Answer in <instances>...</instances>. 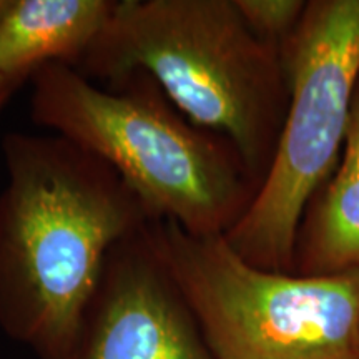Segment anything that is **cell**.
<instances>
[{"label": "cell", "instance_id": "cell-1", "mask_svg": "<svg viewBox=\"0 0 359 359\" xmlns=\"http://www.w3.org/2000/svg\"><path fill=\"white\" fill-rule=\"evenodd\" d=\"M0 330L39 359H69L116 243L151 223L105 161L60 135L2 140Z\"/></svg>", "mask_w": 359, "mask_h": 359}, {"label": "cell", "instance_id": "cell-2", "mask_svg": "<svg viewBox=\"0 0 359 359\" xmlns=\"http://www.w3.org/2000/svg\"><path fill=\"white\" fill-rule=\"evenodd\" d=\"M30 116L111 167L151 222H173L193 236L224 235L243 206L231 155L198 128L142 72L98 85L60 64L29 80Z\"/></svg>", "mask_w": 359, "mask_h": 359}, {"label": "cell", "instance_id": "cell-3", "mask_svg": "<svg viewBox=\"0 0 359 359\" xmlns=\"http://www.w3.org/2000/svg\"><path fill=\"white\" fill-rule=\"evenodd\" d=\"M280 60L235 0H116L77 72L98 85L147 74L188 122L257 165L281 100Z\"/></svg>", "mask_w": 359, "mask_h": 359}, {"label": "cell", "instance_id": "cell-4", "mask_svg": "<svg viewBox=\"0 0 359 359\" xmlns=\"http://www.w3.org/2000/svg\"><path fill=\"white\" fill-rule=\"evenodd\" d=\"M161 262L215 359H359V268L288 275L241 258L223 235L151 223Z\"/></svg>", "mask_w": 359, "mask_h": 359}, {"label": "cell", "instance_id": "cell-5", "mask_svg": "<svg viewBox=\"0 0 359 359\" xmlns=\"http://www.w3.org/2000/svg\"><path fill=\"white\" fill-rule=\"evenodd\" d=\"M290 105L269 172L224 240L246 262L288 268L304 206L333 170L359 85V0H313L286 40Z\"/></svg>", "mask_w": 359, "mask_h": 359}, {"label": "cell", "instance_id": "cell-6", "mask_svg": "<svg viewBox=\"0 0 359 359\" xmlns=\"http://www.w3.org/2000/svg\"><path fill=\"white\" fill-rule=\"evenodd\" d=\"M151 223L110 250L69 359H215Z\"/></svg>", "mask_w": 359, "mask_h": 359}, {"label": "cell", "instance_id": "cell-7", "mask_svg": "<svg viewBox=\"0 0 359 359\" xmlns=\"http://www.w3.org/2000/svg\"><path fill=\"white\" fill-rule=\"evenodd\" d=\"M116 0H7L0 12V77L29 82L40 67L77 70Z\"/></svg>", "mask_w": 359, "mask_h": 359}, {"label": "cell", "instance_id": "cell-8", "mask_svg": "<svg viewBox=\"0 0 359 359\" xmlns=\"http://www.w3.org/2000/svg\"><path fill=\"white\" fill-rule=\"evenodd\" d=\"M359 268V85L354 93L344 155L314 210L303 248V275L327 276Z\"/></svg>", "mask_w": 359, "mask_h": 359}, {"label": "cell", "instance_id": "cell-9", "mask_svg": "<svg viewBox=\"0 0 359 359\" xmlns=\"http://www.w3.org/2000/svg\"><path fill=\"white\" fill-rule=\"evenodd\" d=\"M238 11L253 34L269 45L288 40L302 20L303 0H235Z\"/></svg>", "mask_w": 359, "mask_h": 359}, {"label": "cell", "instance_id": "cell-10", "mask_svg": "<svg viewBox=\"0 0 359 359\" xmlns=\"http://www.w3.org/2000/svg\"><path fill=\"white\" fill-rule=\"evenodd\" d=\"M22 85H24V82H20V80L0 77V111H2L4 107L12 100V97L15 95L17 90H19Z\"/></svg>", "mask_w": 359, "mask_h": 359}, {"label": "cell", "instance_id": "cell-11", "mask_svg": "<svg viewBox=\"0 0 359 359\" xmlns=\"http://www.w3.org/2000/svg\"><path fill=\"white\" fill-rule=\"evenodd\" d=\"M6 4H7V0H0V12L4 11V7H6Z\"/></svg>", "mask_w": 359, "mask_h": 359}]
</instances>
